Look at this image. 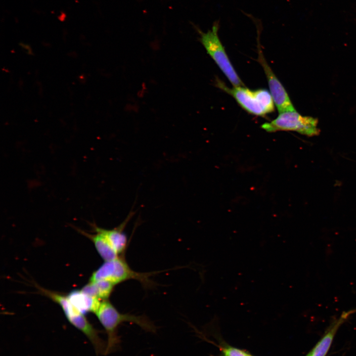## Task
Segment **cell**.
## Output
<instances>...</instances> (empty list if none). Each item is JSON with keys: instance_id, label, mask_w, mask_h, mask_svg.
Instances as JSON below:
<instances>
[{"instance_id": "cell-7", "label": "cell", "mask_w": 356, "mask_h": 356, "mask_svg": "<svg viewBox=\"0 0 356 356\" xmlns=\"http://www.w3.org/2000/svg\"><path fill=\"white\" fill-rule=\"evenodd\" d=\"M134 214V212H130L126 219L119 226L113 229H105L95 224H91L94 231L103 234L119 256L124 253L127 248L128 239L124 229Z\"/></svg>"}, {"instance_id": "cell-14", "label": "cell", "mask_w": 356, "mask_h": 356, "mask_svg": "<svg viewBox=\"0 0 356 356\" xmlns=\"http://www.w3.org/2000/svg\"></svg>"}, {"instance_id": "cell-11", "label": "cell", "mask_w": 356, "mask_h": 356, "mask_svg": "<svg viewBox=\"0 0 356 356\" xmlns=\"http://www.w3.org/2000/svg\"><path fill=\"white\" fill-rule=\"evenodd\" d=\"M115 285L110 281L100 280L89 282L83 287L81 291L89 296L105 300L110 297Z\"/></svg>"}, {"instance_id": "cell-10", "label": "cell", "mask_w": 356, "mask_h": 356, "mask_svg": "<svg viewBox=\"0 0 356 356\" xmlns=\"http://www.w3.org/2000/svg\"><path fill=\"white\" fill-rule=\"evenodd\" d=\"M78 230L91 240L98 253L104 261H111L119 257L107 239L100 232L94 231L96 233L90 234L81 229Z\"/></svg>"}, {"instance_id": "cell-4", "label": "cell", "mask_w": 356, "mask_h": 356, "mask_svg": "<svg viewBox=\"0 0 356 356\" xmlns=\"http://www.w3.org/2000/svg\"><path fill=\"white\" fill-rule=\"evenodd\" d=\"M216 24L206 33L198 31L200 40L206 51L233 87L244 86L232 66L218 34Z\"/></svg>"}, {"instance_id": "cell-1", "label": "cell", "mask_w": 356, "mask_h": 356, "mask_svg": "<svg viewBox=\"0 0 356 356\" xmlns=\"http://www.w3.org/2000/svg\"><path fill=\"white\" fill-rule=\"evenodd\" d=\"M102 301L95 314L107 335L105 355L114 352L118 348L120 340L118 330L123 323H134L146 332H156L155 324L146 316L121 313L108 300Z\"/></svg>"}, {"instance_id": "cell-3", "label": "cell", "mask_w": 356, "mask_h": 356, "mask_svg": "<svg viewBox=\"0 0 356 356\" xmlns=\"http://www.w3.org/2000/svg\"><path fill=\"white\" fill-rule=\"evenodd\" d=\"M217 85L231 95L242 108L251 114L264 116L274 111V101L270 92L266 89L251 90L244 86L228 88L218 80Z\"/></svg>"}, {"instance_id": "cell-6", "label": "cell", "mask_w": 356, "mask_h": 356, "mask_svg": "<svg viewBox=\"0 0 356 356\" xmlns=\"http://www.w3.org/2000/svg\"><path fill=\"white\" fill-rule=\"evenodd\" d=\"M258 60L265 73L270 93L279 113L295 110L290 98L270 66L265 59L262 50H258Z\"/></svg>"}, {"instance_id": "cell-12", "label": "cell", "mask_w": 356, "mask_h": 356, "mask_svg": "<svg viewBox=\"0 0 356 356\" xmlns=\"http://www.w3.org/2000/svg\"><path fill=\"white\" fill-rule=\"evenodd\" d=\"M220 350L219 356H253L249 352L226 343H222L219 345Z\"/></svg>"}, {"instance_id": "cell-9", "label": "cell", "mask_w": 356, "mask_h": 356, "mask_svg": "<svg viewBox=\"0 0 356 356\" xmlns=\"http://www.w3.org/2000/svg\"><path fill=\"white\" fill-rule=\"evenodd\" d=\"M67 297L70 303L83 313L87 312L95 313L101 303L99 299L89 296L81 290L72 291Z\"/></svg>"}, {"instance_id": "cell-13", "label": "cell", "mask_w": 356, "mask_h": 356, "mask_svg": "<svg viewBox=\"0 0 356 356\" xmlns=\"http://www.w3.org/2000/svg\"><path fill=\"white\" fill-rule=\"evenodd\" d=\"M306 356H309L308 355H307Z\"/></svg>"}, {"instance_id": "cell-8", "label": "cell", "mask_w": 356, "mask_h": 356, "mask_svg": "<svg viewBox=\"0 0 356 356\" xmlns=\"http://www.w3.org/2000/svg\"><path fill=\"white\" fill-rule=\"evenodd\" d=\"M353 312V311L344 312L339 318L334 320L308 355L309 356H326L339 328Z\"/></svg>"}, {"instance_id": "cell-5", "label": "cell", "mask_w": 356, "mask_h": 356, "mask_svg": "<svg viewBox=\"0 0 356 356\" xmlns=\"http://www.w3.org/2000/svg\"><path fill=\"white\" fill-rule=\"evenodd\" d=\"M316 119L302 116L294 110L279 113L278 117L271 122L263 124L262 128L268 132L291 131L311 136L319 134Z\"/></svg>"}, {"instance_id": "cell-2", "label": "cell", "mask_w": 356, "mask_h": 356, "mask_svg": "<svg viewBox=\"0 0 356 356\" xmlns=\"http://www.w3.org/2000/svg\"><path fill=\"white\" fill-rule=\"evenodd\" d=\"M154 272H140L131 268L123 257L118 258L104 263L91 274L89 282L105 280L117 285L124 281L134 279L139 281L143 287L150 288L154 286L150 279Z\"/></svg>"}]
</instances>
